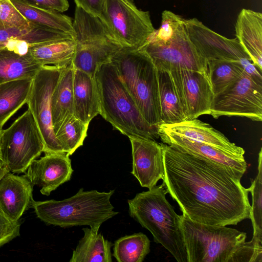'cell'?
<instances>
[{
  "label": "cell",
  "instance_id": "8992f818",
  "mask_svg": "<svg viewBox=\"0 0 262 262\" xmlns=\"http://www.w3.org/2000/svg\"><path fill=\"white\" fill-rule=\"evenodd\" d=\"M114 192L84 191L81 188L75 195L61 201L33 200L32 208L37 217L48 224L62 228L88 225L99 231L103 223L118 213L110 201Z\"/></svg>",
  "mask_w": 262,
  "mask_h": 262
},
{
  "label": "cell",
  "instance_id": "3957f363",
  "mask_svg": "<svg viewBox=\"0 0 262 262\" xmlns=\"http://www.w3.org/2000/svg\"><path fill=\"white\" fill-rule=\"evenodd\" d=\"M95 80L100 115L122 134L129 137L155 140L158 128L144 118L111 61L99 66Z\"/></svg>",
  "mask_w": 262,
  "mask_h": 262
},
{
  "label": "cell",
  "instance_id": "e0dca14e",
  "mask_svg": "<svg viewBox=\"0 0 262 262\" xmlns=\"http://www.w3.org/2000/svg\"><path fill=\"white\" fill-rule=\"evenodd\" d=\"M170 133L206 144L225 153L244 159L245 150L232 143L221 132L200 120H185L173 124H161L158 132Z\"/></svg>",
  "mask_w": 262,
  "mask_h": 262
},
{
  "label": "cell",
  "instance_id": "7a4b0ae2",
  "mask_svg": "<svg viewBox=\"0 0 262 262\" xmlns=\"http://www.w3.org/2000/svg\"><path fill=\"white\" fill-rule=\"evenodd\" d=\"M187 262H261L262 245L247 233L225 226L210 225L181 215Z\"/></svg>",
  "mask_w": 262,
  "mask_h": 262
},
{
  "label": "cell",
  "instance_id": "d590c367",
  "mask_svg": "<svg viewBox=\"0 0 262 262\" xmlns=\"http://www.w3.org/2000/svg\"><path fill=\"white\" fill-rule=\"evenodd\" d=\"M29 6L62 13L69 8L68 0H20Z\"/></svg>",
  "mask_w": 262,
  "mask_h": 262
},
{
  "label": "cell",
  "instance_id": "ba28073f",
  "mask_svg": "<svg viewBox=\"0 0 262 262\" xmlns=\"http://www.w3.org/2000/svg\"><path fill=\"white\" fill-rule=\"evenodd\" d=\"M73 29L75 43L73 67L94 77L98 67L110 62L121 47L99 18L77 7L75 8Z\"/></svg>",
  "mask_w": 262,
  "mask_h": 262
},
{
  "label": "cell",
  "instance_id": "4316f807",
  "mask_svg": "<svg viewBox=\"0 0 262 262\" xmlns=\"http://www.w3.org/2000/svg\"><path fill=\"white\" fill-rule=\"evenodd\" d=\"M157 70L162 123L173 124L186 120L170 73Z\"/></svg>",
  "mask_w": 262,
  "mask_h": 262
},
{
  "label": "cell",
  "instance_id": "836d02e7",
  "mask_svg": "<svg viewBox=\"0 0 262 262\" xmlns=\"http://www.w3.org/2000/svg\"><path fill=\"white\" fill-rule=\"evenodd\" d=\"M27 20L10 0H0V30L29 27Z\"/></svg>",
  "mask_w": 262,
  "mask_h": 262
},
{
  "label": "cell",
  "instance_id": "d6986e66",
  "mask_svg": "<svg viewBox=\"0 0 262 262\" xmlns=\"http://www.w3.org/2000/svg\"><path fill=\"white\" fill-rule=\"evenodd\" d=\"M73 38L71 34L50 29L31 23L29 27L0 30V51L7 50L20 55L29 53L36 45Z\"/></svg>",
  "mask_w": 262,
  "mask_h": 262
},
{
  "label": "cell",
  "instance_id": "4fadbf2b",
  "mask_svg": "<svg viewBox=\"0 0 262 262\" xmlns=\"http://www.w3.org/2000/svg\"><path fill=\"white\" fill-rule=\"evenodd\" d=\"M169 72L186 120L210 115L214 94L207 73L185 69Z\"/></svg>",
  "mask_w": 262,
  "mask_h": 262
},
{
  "label": "cell",
  "instance_id": "484cf974",
  "mask_svg": "<svg viewBox=\"0 0 262 262\" xmlns=\"http://www.w3.org/2000/svg\"><path fill=\"white\" fill-rule=\"evenodd\" d=\"M32 78L0 84V129H3L10 118L27 103Z\"/></svg>",
  "mask_w": 262,
  "mask_h": 262
},
{
  "label": "cell",
  "instance_id": "74e56055",
  "mask_svg": "<svg viewBox=\"0 0 262 262\" xmlns=\"http://www.w3.org/2000/svg\"><path fill=\"white\" fill-rule=\"evenodd\" d=\"M9 172L6 165L0 161V180L7 173Z\"/></svg>",
  "mask_w": 262,
  "mask_h": 262
},
{
  "label": "cell",
  "instance_id": "83f0119b",
  "mask_svg": "<svg viewBox=\"0 0 262 262\" xmlns=\"http://www.w3.org/2000/svg\"><path fill=\"white\" fill-rule=\"evenodd\" d=\"M13 5L29 21L37 25L73 35V20L60 12L27 5L20 0H10Z\"/></svg>",
  "mask_w": 262,
  "mask_h": 262
},
{
  "label": "cell",
  "instance_id": "cb8c5ba5",
  "mask_svg": "<svg viewBox=\"0 0 262 262\" xmlns=\"http://www.w3.org/2000/svg\"><path fill=\"white\" fill-rule=\"evenodd\" d=\"M75 52V43L73 38L39 43L29 50L32 58L41 66L60 68L72 64Z\"/></svg>",
  "mask_w": 262,
  "mask_h": 262
},
{
  "label": "cell",
  "instance_id": "44dd1931",
  "mask_svg": "<svg viewBox=\"0 0 262 262\" xmlns=\"http://www.w3.org/2000/svg\"><path fill=\"white\" fill-rule=\"evenodd\" d=\"M236 38L252 62L262 72V14L243 9L235 25Z\"/></svg>",
  "mask_w": 262,
  "mask_h": 262
},
{
  "label": "cell",
  "instance_id": "5b68a950",
  "mask_svg": "<svg viewBox=\"0 0 262 262\" xmlns=\"http://www.w3.org/2000/svg\"><path fill=\"white\" fill-rule=\"evenodd\" d=\"M184 19L170 11H164L160 27L139 49L146 53L158 70L207 73V61L191 41Z\"/></svg>",
  "mask_w": 262,
  "mask_h": 262
},
{
  "label": "cell",
  "instance_id": "e575fe53",
  "mask_svg": "<svg viewBox=\"0 0 262 262\" xmlns=\"http://www.w3.org/2000/svg\"><path fill=\"white\" fill-rule=\"evenodd\" d=\"M20 224L13 221L0 210V247L20 235Z\"/></svg>",
  "mask_w": 262,
  "mask_h": 262
},
{
  "label": "cell",
  "instance_id": "f1b7e54d",
  "mask_svg": "<svg viewBox=\"0 0 262 262\" xmlns=\"http://www.w3.org/2000/svg\"><path fill=\"white\" fill-rule=\"evenodd\" d=\"M30 53L20 55L0 51V84L24 78H32L41 68Z\"/></svg>",
  "mask_w": 262,
  "mask_h": 262
},
{
  "label": "cell",
  "instance_id": "30bf717a",
  "mask_svg": "<svg viewBox=\"0 0 262 262\" xmlns=\"http://www.w3.org/2000/svg\"><path fill=\"white\" fill-rule=\"evenodd\" d=\"M100 20L122 48L140 49L156 30L149 12L138 9L133 0H106Z\"/></svg>",
  "mask_w": 262,
  "mask_h": 262
},
{
  "label": "cell",
  "instance_id": "9a60e30c",
  "mask_svg": "<svg viewBox=\"0 0 262 262\" xmlns=\"http://www.w3.org/2000/svg\"><path fill=\"white\" fill-rule=\"evenodd\" d=\"M129 139L132 146L131 173L142 187L151 188L164 177L161 143L145 138L129 137Z\"/></svg>",
  "mask_w": 262,
  "mask_h": 262
},
{
  "label": "cell",
  "instance_id": "d6a6232c",
  "mask_svg": "<svg viewBox=\"0 0 262 262\" xmlns=\"http://www.w3.org/2000/svg\"><path fill=\"white\" fill-rule=\"evenodd\" d=\"M258 172L248 190L252 195L250 219L253 233L252 240L262 244V150L258 154Z\"/></svg>",
  "mask_w": 262,
  "mask_h": 262
},
{
  "label": "cell",
  "instance_id": "8fae6325",
  "mask_svg": "<svg viewBox=\"0 0 262 262\" xmlns=\"http://www.w3.org/2000/svg\"><path fill=\"white\" fill-rule=\"evenodd\" d=\"M62 69L41 66L32 78L26 103L41 134L45 154L64 152L54 132L51 111L52 95Z\"/></svg>",
  "mask_w": 262,
  "mask_h": 262
},
{
  "label": "cell",
  "instance_id": "ac0fdd59",
  "mask_svg": "<svg viewBox=\"0 0 262 262\" xmlns=\"http://www.w3.org/2000/svg\"><path fill=\"white\" fill-rule=\"evenodd\" d=\"M163 143L194 156L219 164L228 169L239 180L247 168L244 159L225 153L206 144L166 132H159Z\"/></svg>",
  "mask_w": 262,
  "mask_h": 262
},
{
  "label": "cell",
  "instance_id": "52a82bcc",
  "mask_svg": "<svg viewBox=\"0 0 262 262\" xmlns=\"http://www.w3.org/2000/svg\"><path fill=\"white\" fill-rule=\"evenodd\" d=\"M110 61L144 118L158 128L162 122L157 70L151 59L141 49L121 47Z\"/></svg>",
  "mask_w": 262,
  "mask_h": 262
},
{
  "label": "cell",
  "instance_id": "f35d334b",
  "mask_svg": "<svg viewBox=\"0 0 262 262\" xmlns=\"http://www.w3.org/2000/svg\"><path fill=\"white\" fill-rule=\"evenodd\" d=\"M3 129H0V161H2V149H1V138L2 135Z\"/></svg>",
  "mask_w": 262,
  "mask_h": 262
},
{
  "label": "cell",
  "instance_id": "d4e9b609",
  "mask_svg": "<svg viewBox=\"0 0 262 262\" xmlns=\"http://www.w3.org/2000/svg\"><path fill=\"white\" fill-rule=\"evenodd\" d=\"M83 236L73 251L70 262H112L114 244L102 234L89 228L82 229Z\"/></svg>",
  "mask_w": 262,
  "mask_h": 262
},
{
  "label": "cell",
  "instance_id": "ffe728a7",
  "mask_svg": "<svg viewBox=\"0 0 262 262\" xmlns=\"http://www.w3.org/2000/svg\"><path fill=\"white\" fill-rule=\"evenodd\" d=\"M33 186L24 176L8 172L0 180V210L13 221H18L32 208Z\"/></svg>",
  "mask_w": 262,
  "mask_h": 262
},
{
  "label": "cell",
  "instance_id": "5bb4252c",
  "mask_svg": "<svg viewBox=\"0 0 262 262\" xmlns=\"http://www.w3.org/2000/svg\"><path fill=\"white\" fill-rule=\"evenodd\" d=\"M189 37L201 55L211 60H250L235 38H227L212 31L196 18L184 19Z\"/></svg>",
  "mask_w": 262,
  "mask_h": 262
},
{
  "label": "cell",
  "instance_id": "603a6c76",
  "mask_svg": "<svg viewBox=\"0 0 262 262\" xmlns=\"http://www.w3.org/2000/svg\"><path fill=\"white\" fill-rule=\"evenodd\" d=\"M72 64L62 69L51 98L52 119L54 132L74 115Z\"/></svg>",
  "mask_w": 262,
  "mask_h": 262
},
{
  "label": "cell",
  "instance_id": "1f68e13d",
  "mask_svg": "<svg viewBox=\"0 0 262 262\" xmlns=\"http://www.w3.org/2000/svg\"><path fill=\"white\" fill-rule=\"evenodd\" d=\"M88 127L89 124L83 123L74 115L60 127L55 137L64 152L72 155L83 145Z\"/></svg>",
  "mask_w": 262,
  "mask_h": 262
},
{
  "label": "cell",
  "instance_id": "f546056e",
  "mask_svg": "<svg viewBox=\"0 0 262 262\" xmlns=\"http://www.w3.org/2000/svg\"><path fill=\"white\" fill-rule=\"evenodd\" d=\"M150 243L142 232L125 235L115 242L112 255L118 262H142L150 252Z\"/></svg>",
  "mask_w": 262,
  "mask_h": 262
},
{
  "label": "cell",
  "instance_id": "6da1fadb",
  "mask_svg": "<svg viewBox=\"0 0 262 262\" xmlns=\"http://www.w3.org/2000/svg\"><path fill=\"white\" fill-rule=\"evenodd\" d=\"M162 184L183 214L202 224L236 225L250 219L248 188L228 169L165 143Z\"/></svg>",
  "mask_w": 262,
  "mask_h": 262
},
{
  "label": "cell",
  "instance_id": "4dcf8cb0",
  "mask_svg": "<svg viewBox=\"0 0 262 262\" xmlns=\"http://www.w3.org/2000/svg\"><path fill=\"white\" fill-rule=\"evenodd\" d=\"M244 71L239 61H208L207 74L214 95L236 81Z\"/></svg>",
  "mask_w": 262,
  "mask_h": 262
},
{
  "label": "cell",
  "instance_id": "9c48e42d",
  "mask_svg": "<svg viewBox=\"0 0 262 262\" xmlns=\"http://www.w3.org/2000/svg\"><path fill=\"white\" fill-rule=\"evenodd\" d=\"M1 149L2 162L10 172L17 174L25 172L43 152L41 134L29 108L3 130Z\"/></svg>",
  "mask_w": 262,
  "mask_h": 262
},
{
  "label": "cell",
  "instance_id": "7c38bea8",
  "mask_svg": "<svg viewBox=\"0 0 262 262\" xmlns=\"http://www.w3.org/2000/svg\"><path fill=\"white\" fill-rule=\"evenodd\" d=\"M210 115L246 117L262 121V82L245 72L222 92L215 95Z\"/></svg>",
  "mask_w": 262,
  "mask_h": 262
},
{
  "label": "cell",
  "instance_id": "277c9868",
  "mask_svg": "<svg viewBox=\"0 0 262 262\" xmlns=\"http://www.w3.org/2000/svg\"><path fill=\"white\" fill-rule=\"evenodd\" d=\"M162 184L136 194L128 200L129 215L152 234L178 262H187V254L181 227V215L167 200Z\"/></svg>",
  "mask_w": 262,
  "mask_h": 262
},
{
  "label": "cell",
  "instance_id": "2e32d148",
  "mask_svg": "<svg viewBox=\"0 0 262 262\" xmlns=\"http://www.w3.org/2000/svg\"><path fill=\"white\" fill-rule=\"evenodd\" d=\"M69 156L66 152L45 154L31 163L24 176L33 186L40 188L41 194L49 195L71 179L73 169Z\"/></svg>",
  "mask_w": 262,
  "mask_h": 262
},
{
  "label": "cell",
  "instance_id": "8d00e7d4",
  "mask_svg": "<svg viewBox=\"0 0 262 262\" xmlns=\"http://www.w3.org/2000/svg\"><path fill=\"white\" fill-rule=\"evenodd\" d=\"M74 2L76 7L100 19L102 18L105 10L106 0H74Z\"/></svg>",
  "mask_w": 262,
  "mask_h": 262
},
{
  "label": "cell",
  "instance_id": "7402d4cb",
  "mask_svg": "<svg viewBox=\"0 0 262 262\" xmlns=\"http://www.w3.org/2000/svg\"><path fill=\"white\" fill-rule=\"evenodd\" d=\"M74 115L89 124L100 114V105L94 77L74 69L73 82Z\"/></svg>",
  "mask_w": 262,
  "mask_h": 262
}]
</instances>
